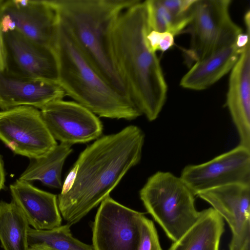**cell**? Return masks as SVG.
Wrapping results in <instances>:
<instances>
[{"label": "cell", "instance_id": "27", "mask_svg": "<svg viewBox=\"0 0 250 250\" xmlns=\"http://www.w3.org/2000/svg\"><path fill=\"white\" fill-rule=\"evenodd\" d=\"M5 171L4 169L3 162L1 156L0 155V191L5 187Z\"/></svg>", "mask_w": 250, "mask_h": 250}, {"label": "cell", "instance_id": "11", "mask_svg": "<svg viewBox=\"0 0 250 250\" xmlns=\"http://www.w3.org/2000/svg\"><path fill=\"white\" fill-rule=\"evenodd\" d=\"M42 119L55 140L72 145L98 139L103 125L91 111L76 102L58 100L40 110Z\"/></svg>", "mask_w": 250, "mask_h": 250}, {"label": "cell", "instance_id": "23", "mask_svg": "<svg viewBox=\"0 0 250 250\" xmlns=\"http://www.w3.org/2000/svg\"><path fill=\"white\" fill-rule=\"evenodd\" d=\"M138 250H163L153 222L144 215L141 218Z\"/></svg>", "mask_w": 250, "mask_h": 250}, {"label": "cell", "instance_id": "3", "mask_svg": "<svg viewBox=\"0 0 250 250\" xmlns=\"http://www.w3.org/2000/svg\"><path fill=\"white\" fill-rule=\"evenodd\" d=\"M51 0L86 59L112 87L130 97L114 60L111 34L121 13L137 0Z\"/></svg>", "mask_w": 250, "mask_h": 250}, {"label": "cell", "instance_id": "4", "mask_svg": "<svg viewBox=\"0 0 250 250\" xmlns=\"http://www.w3.org/2000/svg\"><path fill=\"white\" fill-rule=\"evenodd\" d=\"M54 51L58 83L66 95L101 117L131 120L142 115L130 97L119 92L101 76L59 20Z\"/></svg>", "mask_w": 250, "mask_h": 250}, {"label": "cell", "instance_id": "24", "mask_svg": "<svg viewBox=\"0 0 250 250\" xmlns=\"http://www.w3.org/2000/svg\"><path fill=\"white\" fill-rule=\"evenodd\" d=\"M174 37L167 32H159L151 30L147 34L146 39L150 49L154 52L160 51L165 52L174 44Z\"/></svg>", "mask_w": 250, "mask_h": 250}, {"label": "cell", "instance_id": "15", "mask_svg": "<svg viewBox=\"0 0 250 250\" xmlns=\"http://www.w3.org/2000/svg\"><path fill=\"white\" fill-rule=\"evenodd\" d=\"M226 105L238 132L239 145L250 149V41L230 71Z\"/></svg>", "mask_w": 250, "mask_h": 250}, {"label": "cell", "instance_id": "12", "mask_svg": "<svg viewBox=\"0 0 250 250\" xmlns=\"http://www.w3.org/2000/svg\"><path fill=\"white\" fill-rule=\"evenodd\" d=\"M228 223L232 232L229 250L250 249V185L232 184L197 195Z\"/></svg>", "mask_w": 250, "mask_h": 250}, {"label": "cell", "instance_id": "26", "mask_svg": "<svg viewBox=\"0 0 250 250\" xmlns=\"http://www.w3.org/2000/svg\"><path fill=\"white\" fill-rule=\"evenodd\" d=\"M6 56L3 33L0 28V73L6 69Z\"/></svg>", "mask_w": 250, "mask_h": 250}, {"label": "cell", "instance_id": "10", "mask_svg": "<svg viewBox=\"0 0 250 250\" xmlns=\"http://www.w3.org/2000/svg\"><path fill=\"white\" fill-rule=\"evenodd\" d=\"M180 177L195 196L229 185H250V149L238 145L207 162L185 167Z\"/></svg>", "mask_w": 250, "mask_h": 250}, {"label": "cell", "instance_id": "18", "mask_svg": "<svg viewBox=\"0 0 250 250\" xmlns=\"http://www.w3.org/2000/svg\"><path fill=\"white\" fill-rule=\"evenodd\" d=\"M224 231L223 219L210 208L200 211L197 221L168 250H219Z\"/></svg>", "mask_w": 250, "mask_h": 250}, {"label": "cell", "instance_id": "25", "mask_svg": "<svg viewBox=\"0 0 250 250\" xmlns=\"http://www.w3.org/2000/svg\"><path fill=\"white\" fill-rule=\"evenodd\" d=\"M161 3L175 16L191 19L192 7L196 0H160Z\"/></svg>", "mask_w": 250, "mask_h": 250}, {"label": "cell", "instance_id": "19", "mask_svg": "<svg viewBox=\"0 0 250 250\" xmlns=\"http://www.w3.org/2000/svg\"><path fill=\"white\" fill-rule=\"evenodd\" d=\"M72 145L61 143L41 157L32 159L19 180L27 182L39 180L46 186L62 187L61 174L64 162L72 151Z\"/></svg>", "mask_w": 250, "mask_h": 250}, {"label": "cell", "instance_id": "21", "mask_svg": "<svg viewBox=\"0 0 250 250\" xmlns=\"http://www.w3.org/2000/svg\"><path fill=\"white\" fill-rule=\"evenodd\" d=\"M68 224L47 230L29 228L27 240L29 246L43 244L56 250H94L91 246L74 238Z\"/></svg>", "mask_w": 250, "mask_h": 250}, {"label": "cell", "instance_id": "2", "mask_svg": "<svg viewBox=\"0 0 250 250\" xmlns=\"http://www.w3.org/2000/svg\"><path fill=\"white\" fill-rule=\"evenodd\" d=\"M151 30L145 0H137L116 21L111 47L130 97L142 114L153 121L166 103L167 85L157 54L147 43Z\"/></svg>", "mask_w": 250, "mask_h": 250}, {"label": "cell", "instance_id": "29", "mask_svg": "<svg viewBox=\"0 0 250 250\" xmlns=\"http://www.w3.org/2000/svg\"><path fill=\"white\" fill-rule=\"evenodd\" d=\"M244 250H250V249H245Z\"/></svg>", "mask_w": 250, "mask_h": 250}, {"label": "cell", "instance_id": "7", "mask_svg": "<svg viewBox=\"0 0 250 250\" xmlns=\"http://www.w3.org/2000/svg\"><path fill=\"white\" fill-rule=\"evenodd\" d=\"M0 140L14 153L32 159L46 155L58 145L41 111L29 106L0 111Z\"/></svg>", "mask_w": 250, "mask_h": 250}, {"label": "cell", "instance_id": "20", "mask_svg": "<svg viewBox=\"0 0 250 250\" xmlns=\"http://www.w3.org/2000/svg\"><path fill=\"white\" fill-rule=\"evenodd\" d=\"M29 225L16 203L0 202V241L4 250H29Z\"/></svg>", "mask_w": 250, "mask_h": 250}, {"label": "cell", "instance_id": "13", "mask_svg": "<svg viewBox=\"0 0 250 250\" xmlns=\"http://www.w3.org/2000/svg\"><path fill=\"white\" fill-rule=\"evenodd\" d=\"M6 69L23 76L58 82V65L53 49L16 31L3 33Z\"/></svg>", "mask_w": 250, "mask_h": 250}, {"label": "cell", "instance_id": "9", "mask_svg": "<svg viewBox=\"0 0 250 250\" xmlns=\"http://www.w3.org/2000/svg\"><path fill=\"white\" fill-rule=\"evenodd\" d=\"M144 215L106 197L101 203L93 223V250H138Z\"/></svg>", "mask_w": 250, "mask_h": 250}, {"label": "cell", "instance_id": "22", "mask_svg": "<svg viewBox=\"0 0 250 250\" xmlns=\"http://www.w3.org/2000/svg\"><path fill=\"white\" fill-rule=\"evenodd\" d=\"M151 30L167 32L174 37L185 31L191 19L178 18L169 11L160 0H145Z\"/></svg>", "mask_w": 250, "mask_h": 250}, {"label": "cell", "instance_id": "1", "mask_svg": "<svg viewBox=\"0 0 250 250\" xmlns=\"http://www.w3.org/2000/svg\"><path fill=\"white\" fill-rule=\"evenodd\" d=\"M145 141L140 128L127 126L98 138L80 154L58 195L61 213L70 226L97 206L140 162Z\"/></svg>", "mask_w": 250, "mask_h": 250}, {"label": "cell", "instance_id": "17", "mask_svg": "<svg viewBox=\"0 0 250 250\" xmlns=\"http://www.w3.org/2000/svg\"><path fill=\"white\" fill-rule=\"evenodd\" d=\"M10 189L12 200L34 229L47 230L61 225L56 195L19 179L10 185Z\"/></svg>", "mask_w": 250, "mask_h": 250}, {"label": "cell", "instance_id": "6", "mask_svg": "<svg viewBox=\"0 0 250 250\" xmlns=\"http://www.w3.org/2000/svg\"><path fill=\"white\" fill-rule=\"evenodd\" d=\"M230 0H196L185 31L190 34L188 49L184 51L189 66L235 42L243 33L231 18Z\"/></svg>", "mask_w": 250, "mask_h": 250}, {"label": "cell", "instance_id": "5", "mask_svg": "<svg viewBox=\"0 0 250 250\" xmlns=\"http://www.w3.org/2000/svg\"><path fill=\"white\" fill-rule=\"evenodd\" d=\"M195 196L180 177L164 171L151 176L140 191L146 210L173 242L199 217Z\"/></svg>", "mask_w": 250, "mask_h": 250}, {"label": "cell", "instance_id": "14", "mask_svg": "<svg viewBox=\"0 0 250 250\" xmlns=\"http://www.w3.org/2000/svg\"><path fill=\"white\" fill-rule=\"evenodd\" d=\"M65 96L58 82L23 76L6 69L0 73V109L2 110L20 106L42 109Z\"/></svg>", "mask_w": 250, "mask_h": 250}, {"label": "cell", "instance_id": "16", "mask_svg": "<svg viewBox=\"0 0 250 250\" xmlns=\"http://www.w3.org/2000/svg\"><path fill=\"white\" fill-rule=\"evenodd\" d=\"M249 41L250 31H247L235 42L195 62L181 79L180 86L193 90L208 88L231 71Z\"/></svg>", "mask_w": 250, "mask_h": 250}, {"label": "cell", "instance_id": "28", "mask_svg": "<svg viewBox=\"0 0 250 250\" xmlns=\"http://www.w3.org/2000/svg\"><path fill=\"white\" fill-rule=\"evenodd\" d=\"M29 250H56L43 244H35L29 246Z\"/></svg>", "mask_w": 250, "mask_h": 250}, {"label": "cell", "instance_id": "8", "mask_svg": "<svg viewBox=\"0 0 250 250\" xmlns=\"http://www.w3.org/2000/svg\"><path fill=\"white\" fill-rule=\"evenodd\" d=\"M59 18L51 0H9L0 4L2 33L16 31L54 50Z\"/></svg>", "mask_w": 250, "mask_h": 250}]
</instances>
